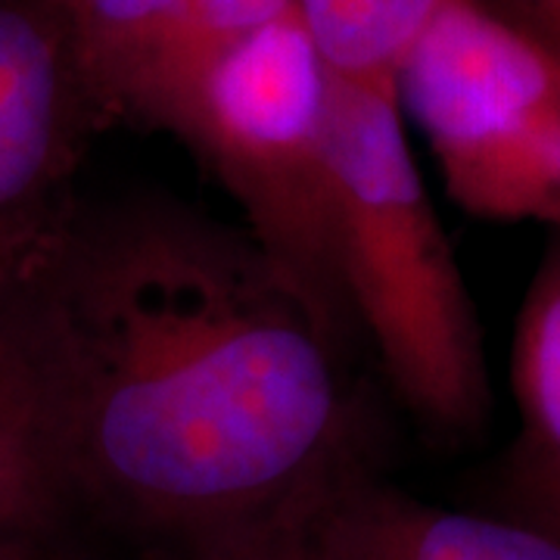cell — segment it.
<instances>
[{
    "instance_id": "6da1fadb",
    "label": "cell",
    "mask_w": 560,
    "mask_h": 560,
    "mask_svg": "<svg viewBox=\"0 0 560 560\" xmlns=\"http://www.w3.org/2000/svg\"><path fill=\"white\" fill-rule=\"evenodd\" d=\"M32 271L81 501L212 555L359 470L342 349L243 228L160 194L79 202Z\"/></svg>"
},
{
    "instance_id": "7a4b0ae2",
    "label": "cell",
    "mask_w": 560,
    "mask_h": 560,
    "mask_svg": "<svg viewBox=\"0 0 560 560\" xmlns=\"http://www.w3.org/2000/svg\"><path fill=\"white\" fill-rule=\"evenodd\" d=\"M324 160L352 330L430 436L474 440L492 411L482 330L420 178L396 84L330 72Z\"/></svg>"
},
{
    "instance_id": "3957f363",
    "label": "cell",
    "mask_w": 560,
    "mask_h": 560,
    "mask_svg": "<svg viewBox=\"0 0 560 560\" xmlns=\"http://www.w3.org/2000/svg\"><path fill=\"white\" fill-rule=\"evenodd\" d=\"M327 84V66L290 13L231 47L168 135L237 202L243 231L342 349L355 330L337 275L324 160Z\"/></svg>"
},
{
    "instance_id": "277c9868",
    "label": "cell",
    "mask_w": 560,
    "mask_h": 560,
    "mask_svg": "<svg viewBox=\"0 0 560 560\" xmlns=\"http://www.w3.org/2000/svg\"><path fill=\"white\" fill-rule=\"evenodd\" d=\"M396 97L460 212L560 234L555 50L482 0H445L399 66Z\"/></svg>"
},
{
    "instance_id": "5b68a950",
    "label": "cell",
    "mask_w": 560,
    "mask_h": 560,
    "mask_svg": "<svg viewBox=\"0 0 560 560\" xmlns=\"http://www.w3.org/2000/svg\"><path fill=\"white\" fill-rule=\"evenodd\" d=\"M101 113L57 0H0V261H25L79 209Z\"/></svg>"
},
{
    "instance_id": "8992f818",
    "label": "cell",
    "mask_w": 560,
    "mask_h": 560,
    "mask_svg": "<svg viewBox=\"0 0 560 560\" xmlns=\"http://www.w3.org/2000/svg\"><path fill=\"white\" fill-rule=\"evenodd\" d=\"M103 128L172 131L184 103L241 40L296 0H57Z\"/></svg>"
},
{
    "instance_id": "52a82bcc",
    "label": "cell",
    "mask_w": 560,
    "mask_h": 560,
    "mask_svg": "<svg viewBox=\"0 0 560 560\" xmlns=\"http://www.w3.org/2000/svg\"><path fill=\"white\" fill-rule=\"evenodd\" d=\"M32 259L0 261V539L38 551L81 495L60 346Z\"/></svg>"
},
{
    "instance_id": "ba28073f",
    "label": "cell",
    "mask_w": 560,
    "mask_h": 560,
    "mask_svg": "<svg viewBox=\"0 0 560 560\" xmlns=\"http://www.w3.org/2000/svg\"><path fill=\"white\" fill-rule=\"evenodd\" d=\"M318 560H560V536L533 523L448 511L346 474L302 521Z\"/></svg>"
},
{
    "instance_id": "9c48e42d",
    "label": "cell",
    "mask_w": 560,
    "mask_h": 560,
    "mask_svg": "<svg viewBox=\"0 0 560 560\" xmlns=\"http://www.w3.org/2000/svg\"><path fill=\"white\" fill-rule=\"evenodd\" d=\"M511 386L521 411L514 480L533 511V526L560 536V234L523 293Z\"/></svg>"
},
{
    "instance_id": "30bf717a",
    "label": "cell",
    "mask_w": 560,
    "mask_h": 560,
    "mask_svg": "<svg viewBox=\"0 0 560 560\" xmlns=\"http://www.w3.org/2000/svg\"><path fill=\"white\" fill-rule=\"evenodd\" d=\"M445 0H296L320 62L352 81L396 84V72Z\"/></svg>"
},
{
    "instance_id": "8fae6325",
    "label": "cell",
    "mask_w": 560,
    "mask_h": 560,
    "mask_svg": "<svg viewBox=\"0 0 560 560\" xmlns=\"http://www.w3.org/2000/svg\"><path fill=\"white\" fill-rule=\"evenodd\" d=\"M302 521L283 523L275 529H265L259 536L224 545L219 551H212L209 560H318L305 539Z\"/></svg>"
},
{
    "instance_id": "7c38bea8",
    "label": "cell",
    "mask_w": 560,
    "mask_h": 560,
    "mask_svg": "<svg viewBox=\"0 0 560 560\" xmlns=\"http://www.w3.org/2000/svg\"><path fill=\"white\" fill-rule=\"evenodd\" d=\"M495 16L560 57V0H482Z\"/></svg>"
},
{
    "instance_id": "4fadbf2b",
    "label": "cell",
    "mask_w": 560,
    "mask_h": 560,
    "mask_svg": "<svg viewBox=\"0 0 560 560\" xmlns=\"http://www.w3.org/2000/svg\"><path fill=\"white\" fill-rule=\"evenodd\" d=\"M0 560H38V551L20 541L0 539Z\"/></svg>"
}]
</instances>
